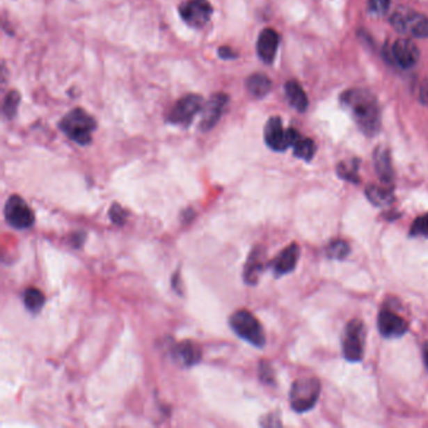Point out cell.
Listing matches in <instances>:
<instances>
[{
	"label": "cell",
	"instance_id": "obj_1",
	"mask_svg": "<svg viewBox=\"0 0 428 428\" xmlns=\"http://www.w3.org/2000/svg\"><path fill=\"white\" fill-rule=\"evenodd\" d=\"M340 101L351 112L353 120L363 134L367 136L378 134L381 127V111L377 98L370 90L362 88L345 90Z\"/></svg>",
	"mask_w": 428,
	"mask_h": 428
},
{
	"label": "cell",
	"instance_id": "obj_2",
	"mask_svg": "<svg viewBox=\"0 0 428 428\" xmlns=\"http://www.w3.org/2000/svg\"><path fill=\"white\" fill-rule=\"evenodd\" d=\"M59 128L73 142L86 146L92 141V134L97 128V123L96 120L84 109H74L61 120Z\"/></svg>",
	"mask_w": 428,
	"mask_h": 428
},
{
	"label": "cell",
	"instance_id": "obj_3",
	"mask_svg": "<svg viewBox=\"0 0 428 428\" xmlns=\"http://www.w3.org/2000/svg\"><path fill=\"white\" fill-rule=\"evenodd\" d=\"M229 323H230L231 329L235 332L237 337H240L257 348H262L265 345L267 339H265V333H264L262 324L248 310L245 309L237 310L231 315Z\"/></svg>",
	"mask_w": 428,
	"mask_h": 428
},
{
	"label": "cell",
	"instance_id": "obj_4",
	"mask_svg": "<svg viewBox=\"0 0 428 428\" xmlns=\"http://www.w3.org/2000/svg\"><path fill=\"white\" fill-rule=\"evenodd\" d=\"M390 24L397 32L415 38H427L428 18L409 8H399L390 17Z\"/></svg>",
	"mask_w": 428,
	"mask_h": 428
},
{
	"label": "cell",
	"instance_id": "obj_5",
	"mask_svg": "<svg viewBox=\"0 0 428 428\" xmlns=\"http://www.w3.org/2000/svg\"><path fill=\"white\" fill-rule=\"evenodd\" d=\"M320 393V382L317 378H301L290 390V404L295 412H307L313 409Z\"/></svg>",
	"mask_w": 428,
	"mask_h": 428
},
{
	"label": "cell",
	"instance_id": "obj_6",
	"mask_svg": "<svg viewBox=\"0 0 428 428\" xmlns=\"http://www.w3.org/2000/svg\"><path fill=\"white\" fill-rule=\"evenodd\" d=\"M365 324L362 320L353 319L345 326L342 348L344 358L348 362H359L365 354Z\"/></svg>",
	"mask_w": 428,
	"mask_h": 428
},
{
	"label": "cell",
	"instance_id": "obj_7",
	"mask_svg": "<svg viewBox=\"0 0 428 428\" xmlns=\"http://www.w3.org/2000/svg\"><path fill=\"white\" fill-rule=\"evenodd\" d=\"M301 137V134L294 128L284 129L280 117L275 116L269 118L264 128V138L269 148L278 152L293 148L295 141Z\"/></svg>",
	"mask_w": 428,
	"mask_h": 428
},
{
	"label": "cell",
	"instance_id": "obj_8",
	"mask_svg": "<svg viewBox=\"0 0 428 428\" xmlns=\"http://www.w3.org/2000/svg\"><path fill=\"white\" fill-rule=\"evenodd\" d=\"M4 218L8 225L18 230L32 228L35 221L32 209L26 204V200L18 195H12L8 198L4 206Z\"/></svg>",
	"mask_w": 428,
	"mask_h": 428
},
{
	"label": "cell",
	"instance_id": "obj_9",
	"mask_svg": "<svg viewBox=\"0 0 428 428\" xmlns=\"http://www.w3.org/2000/svg\"><path fill=\"white\" fill-rule=\"evenodd\" d=\"M201 109L203 98L198 95H187L179 100L168 112L167 122L179 126H189Z\"/></svg>",
	"mask_w": 428,
	"mask_h": 428
},
{
	"label": "cell",
	"instance_id": "obj_10",
	"mask_svg": "<svg viewBox=\"0 0 428 428\" xmlns=\"http://www.w3.org/2000/svg\"><path fill=\"white\" fill-rule=\"evenodd\" d=\"M180 15L192 28L206 26L212 15V7L207 0H187L180 7Z\"/></svg>",
	"mask_w": 428,
	"mask_h": 428
},
{
	"label": "cell",
	"instance_id": "obj_11",
	"mask_svg": "<svg viewBox=\"0 0 428 428\" xmlns=\"http://www.w3.org/2000/svg\"><path fill=\"white\" fill-rule=\"evenodd\" d=\"M228 103H229V97L225 93H215L209 98L207 102L205 103L200 123V128L204 132L215 127V125L224 113Z\"/></svg>",
	"mask_w": 428,
	"mask_h": 428
},
{
	"label": "cell",
	"instance_id": "obj_12",
	"mask_svg": "<svg viewBox=\"0 0 428 428\" xmlns=\"http://www.w3.org/2000/svg\"><path fill=\"white\" fill-rule=\"evenodd\" d=\"M388 57L401 68H412L420 59V51L413 42L409 39H398L388 51Z\"/></svg>",
	"mask_w": 428,
	"mask_h": 428
},
{
	"label": "cell",
	"instance_id": "obj_13",
	"mask_svg": "<svg viewBox=\"0 0 428 428\" xmlns=\"http://www.w3.org/2000/svg\"><path fill=\"white\" fill-rule=\"evenodd\" d=\"M378 328L381 334L386 338L402 337L407 332V323L398 314L384 309L378 317Z\"/></svg>",
	"mask_w": 428,
	"mask_h": 428
},
{
	"label": "cell",
	"instance_id": "obj_14",
	"mask_svg": "<svg viewBox=\"0 0 428 428\" xmlns=\"http://www.w3.org/2000/svg\"><path fill=\"white\" fill-rule=\"evenodd\" d=\"M299 256H301L299 245L292 244V245H289L288 248L283 250L273 262H270V267L273 269V271L276 276L289 274L296 267Z\"/></svg>",
	"mask_w": 428,
	"mask_h": 428
},
{
	"label": "cell",
	"instance_id": "obj_15",
	"mask_svg": "<svg viewBox=\"0 0 428 428\" xmlns=\"http://www.w3.org/2000/svg\"><path fill=\"white\" fill-rule=\"evenodd\" d=\"M279 34L271 28L264 29L257 38L256 49L257 56L264 63L271 64L274 62L278 47H279Z\"/></svg>",
	"mask_w": 428,
	"mask_h": 428
},
{
	"label": "cell",
	"instance_id": "obj_16",
	"mask_svg": "<svg viewBox=\"0 0 428 428\" xmlns=\"http://www.w3.org/2000/svg\"><path fill=\"white\" fill-rule=\"evenodd\" d=\"M173 358L177 365L189 368L192 365H198L203 359V351L196 343L185 340L173 348Z\"/></svg>",
	"mask_w": 428,
	"mask_h": 428
},
{
	"label": "cell",
	"instance_id": "obj_17",
	"mask_svg": "<svg viewBox=\"0 0 428 428\" xmlns=\"http://www.w3.org/2000/svg\"><path fill=\"white\" fill-rule=\"evenodd\" d=\"M374 167L376 173H378L379 179L383 182L384 185L390 186L393 182V167H392V160H390V151L384 146H379L376 148L373 154Z\"/></svg>",
	"mask_w": 428,
	"mask_h": 428
},
{
	"label": "cell",
	"instance_id": "obj_18",
	"mask_svg": "<svg viewBox=\"0 0 428 428\" xmlns=\"http://www.w3.org/2000/svg\"><path fill=\"white\" fill-rule=\"evenodd\" d=\"M264 268H265L264 251L259 248L253 250V253L250 254L249 260L244 269V279L249 285H255Z\"/></svg>",
	"mask_w": 428,
	"mask_h": 428
},
{
	"label": "cell",
	"instance_id": "obj_19",
	"mask_svg": "<svg viewBox=\"0 0 428 428\" xmlns=\"http://www.w3.org/2000/svg\"><path fill=\"white\" fill-rule=\"evenodd\" d=\"M285 93L288 97V101L295 109L299 112H304L308 109V97L303 90L301 84L295 81H289L285 84Z\"/></svg>",
	"mask_w": 428,
	"mask_h": 428
},
{
	"label": "cell",
	"instance_id": "obj_20",
	"mask_svg": "<svg viewBox=\"0 0 428 428\" xmlns=\"http://www.w3.org/2000/svg\"><path fill=\"white\" fill-rule=\"evenodd\" d=\"M246 88L253 96L262 98L271 90V81L265 74L256 73L246 79Z\"/></svg>",
	"mask_w": 428,
	"mask_h": 428
},
{
	"label": "cell",
	"instance_id": "obj_21",
	"mask_svg": "<svg viewBox=\"0 0 428 428\" xmlns=\"http://www.w3.org/2000/svg\"><path fill=\"white\" fill-rule=\"evenodd\" d=\"M365 193L372 203L377 206H388L393 201V191L390 186L371 185Z\"/></svg>",
	"mask_w": 428,
	"mask_h": 428
},
{
	"label": "cell",
	"instance_id": "obj_22",
	"mask_svg": "<svg viewBox=\"0 0 428 428\" xmlns=\"http://www.w3.org/2000/svg\"><path fill=\"white\" fill-rule=\"evenodd\" d=\"M23 301H24V306L29 312L37 313L45 306V296L43 292H40L39 289L28 288L24 292Z\"/></svg>",
	"mask_w": 428,
	"mask_h": 428
},
{
	"label": "cell",
	"instance_id": "obj_23",
	"mask_svg": "<svg viewBox=\"0 0 428 428\" xmlns=\"http://www.w3.org/2000/svg\"><path fill=\"white\" fill-rule=\"evenodd\" d=\"M293 148H294L295 156L301 160L310 161L315 154V145L313 141L303 137L301 134V137L295 141Z\"/></svg>",
	"mask_w": 428,
	"mask_h": 428
},
{
	"label": "cell",
	"instance_id": "obj_24",
	"mask_svg": "<svg viewBox=\"0 0 428 428\" xmlns=\"http://www.w3.org/2000/svg\"><path fill=\"white\" fill-rule=\"evenodd\" d=\"M338 175L342 179L348 180L351 182H358V161H344L342 164H339Z\"/></svg>",
	"mask_w": 428,
	"mask_h": 428
},
{
	"label": "cell",
	"instance_id": "obj_25",
	"mask_svg": "<svg viewBox=\"0 0 428 428\" xmlns=\"http://www.w3.org/2000/svg\"><path fill=\"white\" fill-rule=\"evenodd\" d=\"M20 102V95L17 90H12L8 93L4 103H3V113L7 118H13L14 116L17 115L18 106Z\"/></svg>",
	"mask_w": 428,
	"mask_h": 428
},
{
	"label": "cell",
	"instance_id": "obj_26",
	"mask_svg": "<svg viewBox=\"0 0 428 428\" xmlns=\"http://www.w3.org/2000/svg\"><path fill=\"white\" fill-rule=\"evenodd\" d=\"M349 254V245L343 240H335L332 244L328 245L326 248V255L331 259H344L345 256Z\"/></svg>",
	"mask_w": 428,
	"mask_h": 428
},
{
	"label": "cell",
	"instance_id": "obj_27",
	"mask_svg": "<svg viewBox=\"0 0 428 428\" xmlns=\"http://www.w3.org/2000/svg\"><path fill=\"white\" fill-rule=\"evenodd\" d=\"M411 235L428 237V214L415 219L411 226Z\"/></svg>",
	"mask_w": 428,
	"mask_h": 428
},
{
	"label": "cell",
	"instance_id": "obj_28",
	"mask_svg": "<svg viewBox=\"0 0 428 428\" xmlns=\"http://www.w3.org/2000/svg\"><path fill=\"white\" fill-rule=\"evenodd\" d=\"M127 211L122 207L121 205L113 204L109 209V219L116 225H123L127 220Z\"/></svg>",
	"mask_w": 428,
	"mask_h": 428
},
{
	"label": "cell",
	"instance_id": "obj_29",
	"mask_svg": "<svg viewBox=\"0 0 428 428\" xmlns=\"http://www.w3.org/2000/svg\"><path fill=\"white\" fill-rule=\"evenodd\" d=\"M390 0H370L368 10L374 15H384L390 9Z\"/></svg>",
	"mask_w": 428,
	"mask_h": 428
},
{
	"label": "cell",
	"instance_id": "obj_30",
	"mask_svg": "<svg viewBox=\"0 0 428 428\" xmlns=\"http://www.w3.org/2000/svg\"><path fill=\"white\" fill-rule=\"evenodd\" d=\"M219 56L223 59H235L237 58V53L231 49L230 47H221L219 48Z\"/></svg>",
	"mask_w": 428,
	"mask_h": 428
},
{
	"label": "cell",
	"instance_id": "obj_31",
	"mask_svg": "<svg viewBox=\"0 0 428 428\" xmlns=\"http://www.w3.org/2000/svg\"><path fill=\"white\" fill-rule=\"evenodd\" d=\"M420 98H421L422 103H425V104L428 106V79H426L425 84H422Z\"/></svg>",
	"mask_w": 428,
	"mask_h": 428
},
{
	"label": "cell",
	"instance_id": "obj_32",
	"mask_svg": "<svg viewBox=\"0 0 428 428\" xmlns=\"http://www.w3.org/2000/svg\"><path fill=\"white\" fill-rule=\"evenodd\" d=\"M423 359H425V365H426V368H427L428 371V347L425 348V353H423Z\"/></svg>",
	"mask_w": 428,
	"mask_h": 428
}]
</instances>
